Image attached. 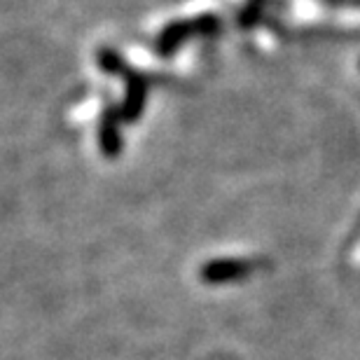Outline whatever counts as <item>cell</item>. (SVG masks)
<instances>
[{"instance_id": "cell-1", "label": "cell", "mask_w": 360, "mask_h": 360, "mask_svg": "<svg viewBox=\"0 0 360 360\" xmlns=\"http://www.w3.org/2000/svg\"><path fill=\"white\" fill-rule=\"evenodd\" d=\"M250 271H253V262L248 260H215L206 264L201 276L211 283H225V281L243 278Z\"/></svg>"}, {"instance_id": "cell-2", "label": "cell", "mask_w": 360, "mask_h": 360, "mask_svg": "<svg viewBox=\"0 0 360 360\" xmlns=\"http://www.w3.org/2000/svg\"><path fill=\"white\" fill-rule=\"evenodd\" d=\"M215 28V19H201V21H194V24H185V26H174L169 28L167 33H164V42H162V49H169L171 45H176V42L183 38L185 33H201V31H211Z\"/></svg>"}]
</instances>
